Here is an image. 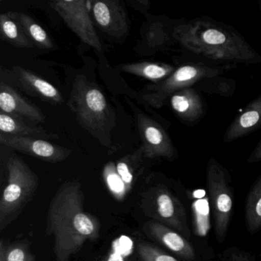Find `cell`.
Wrapping results in <instances>:
<instances>
[{"label": "cell", "instance_id": "6da1fadb", "mask_svg": "<svg viewBox=\"0 0 261 261\" xmlns=\"http://www.w3.org/2000/svg\"><path fill=\"white\" fill-rule=\"evenodd\" d=\"M98 218L85 212L82 185L77 180L64 183L50 202L46 233L54 238L56 261H69L88 241L100 236Z\"/></svg>", "mask_w": 261, "mask_h": 261}, {"label": "cell", "instance_id": "7a4b0ae2", "mask_svg": "<svg viewBox=\"0 0 261 261\" xmlns=\"http://www.w3.org/2000/svg\"><path fill=\"white\" fill-rule=\"evenodd\" d=\"M177 43L198 57L224 65L261 63V56L231 25L207 16L183 21L174 30Z\"/></svg>", "mask_w": 261, "mask_h": 261}, {"label": "cell", "instance_id": "3957f363", "mask_svg": "<svg viewBox=\"0 0 261 261\" xmlns=\"http://www.w3.org/2000/svg\"><path fill=\"white\" fill-rule=\"evenodd\" d=\"M68 105L82 127L103 145L110 142L111 130L115 126V117L97 85L85 76L77 75Z\"/></svg>", "mask_w": 261, "mask_h": 261}, {"label": "cell", "instance_id": "277c9868", "mask_svg": "<svg viewBox=\"0 0 261 261\" xmlns=\"http://www.w3.org/2000/svg\"><path fill=\"white\" fill-rule=\"evenodd\" d=\"M8 181L0 199V230H4L31 201L39 186V177L16 156L7 163Z\"/></svg>", "mask_w": 261, "mask_h": 261}, {"label": "cell", "instance_id": "5b68a950", "mask_svg": "<svg viewBox=\"0 0 261 261\" xmlns=\"http://www.w3.org/2000/svg\"><path fill=\"white\" fill-rule=\"evenodd\" d=\"M233 65H207L202 62H188L176 68L167 79L160 83L145 87L142 93L143 100L152 108H163L166 100L177 91L194 87L207 77L221 75Z\"/></svg>", "mask_w": 261, "mask_h": 261}, {"label": "cell", "instance_id": "8992f818", "mask_svg": "<svg viewBox=\"0 0 261 261\" xmlns=\"http://www.w3.org/2000/svg\"><path fill=\"white\" fill-rule=\"evenodd\" d=\"M207 185L215 218V233L219 242H222L231 217L233 198L227 171L213 157L207 163Z\"/></svg>", "mask_w": 261, "mask_h": 261}, {"label": "cell", "instance_id": "52a82bcc", "mask_svg": "<svg viewBox=\"0 0 261 261\" xmlns=\"http://www.w3.org/2000/svg\"><path fill=\"white\" fill-rule=\"evenodd\" d=\"M147 215L171 227L183 237H190L186 209L181 201L163 185L147 194Z\"/></svg>", "mask_w": 261, "mask_h": 261}, {"label": "cell", "instance_id": "ba28073f", "mask_svg": "<svg viewBox=\"0 0 261 261\" xmlns=\"http://www.w3.org/2000/svg\"><path fill=\"white\" fill-rule=\"evenodd\" d=\"M49 5L82 42L102 51L101 42L91 19L90 1L59 0L50 2Z\"/></svg>", "mask_w": 261, "mask_h": 261}, {"label": "cell", "instance_id": "9c48e42d", "mask_svg": "<svg viewBox=\"0 0 261 261\" xmlns=\"http://www.w3.org/2000/svg\"><path fill=\"white\" fill-rule=\"evenodd\" d=\"M137 127L143 141V155L148 159L162 158L173 161L178 156L176 149L167 131L149 116L140 113Z\"/></svg>", "mask_w": 261, "mask_h": 261}, {"label": "cell", "instance_id": "30bf717a", "mask_svg": "<svg viewBox=\"0 0 261 261\" xmlns=\"http://www.w3.org/2000/svg\"><path fill=\"white\" fill-rule=\"evenodd\" d=\"M91 12L97 27L114 38H123L129 33V17L120 0H98L91 2Z\"/></svg>", "mask_w": 261, "mask_h": 261}, {"label": "cell", "instance_id": "8fae6325", "mask_svg": "<svg viewBox=\"0 0 261 261\" xmlns=\"http://www.w3.org/2000/svg\"><path fill=\"white\" fill-rule=\"evenodd\" d=\"M0 143L18 152L51 163L65 161L72 152L48 140L33 137H13L1 134Z\"/></svg>", "mask_w": 261, "mask_h": 261}, {"label": "cell", "instance_id": "7c38bea8", "mask_svg": "<svg viewBox=\"0 0 261 261\" xmlns=\"http://www.w3.org/2000/svg\"><path fill=\"white\" fill-rule=\"evenodd\" d=\"M169 100L177 117L191 126L198 123L205 115L204 100L201 93L194 87L174 93Z\"/></svg>", "mask_w": 261, "mask_h": 261}, {"label": "cell", "instance_id": "4fadbf2b", "mask_svg": "<svg viewBox=\"0 0 261 261\" xmlns=\"http://www.w3.org/2000/svg\"><path fill=\"white\" fill-rule=\"evenodd\" d=\"M143 231L148 238L163 244L166 248L183 259H195V249L187 240L173 229L157 221H148L143 225Z\"/></svg>", "mask_w": 261, "mask_h": 261}, {"label": "cell", "instance_id": "5bb4252c", "mask_svg": "<svg viewBox=\"0 0 261 261\" xmlns=\"http://www.w3.org/2000/svg\"><path fill=\"white\" fill-rule=\"evenodd\" d=\"M0 109L1 112L13 116L19 120L25 117L36 123H42L45 120V114L38 107L27 101L4 82L0 83Z\"/></svg>", "mask_w": 261, "mask_h": 261}, {"label": "cell", "instance_id": "9a60e30c", "mask_svg": "<svg viewBox=\"0 0 261 261\" xmlns=\"http://www.w3.org/2000/svg\"><path fill=\"white\" fill-rule=\"evenodd\" d=\"M261 127V94L245 107L224 133L223 141L232 143Z\"/></svg>", "mask_w": 261, "mask_h": 261}, {"label": "cell", "instance_id": "2e32d148", "mask_svg": "<svg viewBox=\"0 0 261 261\" xmlns=\"http://www.w3.org/2000/svg\"><path fill=\"white\" fill-rule=\"evenodd\" d=\"M13 71L19 85L30 94L53 105L63 103L64 98L60 91L45 79L21 67H15Z\"/></svg>", "mask_w": 261, "mask_h": 261}, {"label": "cell", "instance_id": "e0dca14e", "mask_svg": "<svg viewBox=\"0 0 261 261\" xmlns=\"http://www.w3.org/2000/svg\"><path fill=\"white\" fill-rule=\"evenodd\" d=\"M176 68L169 64L150 62L126 63L117 67L119 71L138 76L154 84L160 83L167 79Z\"/></svg>", "mask_w": 261, "mask_h": 261}, {"label": "cell", "instance_id": "ac0fdd59", "mask_svg": "<svg viewBox=\"0 0 261 261\" xmlns=\"http://www.w3.org/2000/svg\"><path fill=\"white\" fill-rule=\"evenodd\" d=\"M0 131L4 135L13 137H33L45 140L58 138L56 134L47 132L42 128L28 126L22 120L4 112L0 113Z\"/></svg>", "mask_w": 261, "mask_h": 261}, {"label": "cell", "instance_id": "d6986e66", "mask_svg": "<svg viewBox=\"0 0 261 261\" xmlns=\"http://www.w3.org/2000/svg\"><path fill=\"white\" fill-rule=\"evenodd\" d=\"M175 28H169L168 24L161 20L148 24L144 31V40L149 49L152 51H160L177 43L173 36Z\"/></svg>", "mask_w": 261, "mask_h": 261}, {"label": "cell", "instance_id": "ffe728a7", "mask_svg": "<svg viewBox=\"0 0 261 261\" xmlns=\"http://www.w3.org/2000/svg\"><path fill=\"white\" fill-rule=\"evenodd\" d=\"M0 31L3 38L14 46L25 48L35 46L22 30L15 13H3L0 16Z\"/></svg>", "mask_w": 261, "mask_h": 261}, {"label": "cell", "instance_id": "44dd1931", "mask_svg": "<svg viewBox=\"0 0 261 261\" xmlns=\"http://www.w3.org/2000/svg\"><path fill=\"white\" fill-rule=\"evenodd\" d=\"M247 229L251 233L261 228V175L253 183L245 207Z\"/></svg>", "mask_w": 261, "mask_h": 261}, {"label": "cell", "instance_id": "7402d4cb", "mask_svg": "<svg viewBox=\"0 0 261 261\" xmlns=\"http://www.w3.org/2000/svg\"><path fill=\"white\" fill-rule=\"evenodd\" d=\"M22 30L34 45L42 49L51 50L54 44L45 30L33 18L24 13H15Z\"/></svg>", "mask_w": 261, "mask_h": 261}, {"label": "cell", "instance_id": "603a6c76", "mask_svg": "<svg viewBox=\"0 0 261 261\" xmlns=\"http://www.w3.org/2000/svg\"><path fill=\"white\" fill-rule=\"evenodd\" d=\"M236 85V81L233 79L218 75L200 81L194 88L205 94H214L228 98L234 94Z\"/></svg>", "mask_w": 261, "mask_h": 261}, {"label": "cell", "instance_id": "cb8c5ba5", "mask_svg": "<svg viewBox=\"0 0 261 261\" xmlns=\"http://www.w3.org/2000/svg\"><path fill=\"white\" fill-rule=\"evenodd\" d=\"M103 180L111 195L117 201H123L128 192L126 186L119 175L117 166L113 162L105 165L103 171Z\"/></svg>", "mask_w": 261, "mask_h": 261}, {"label": "cell", "instance_id": "d4e9b609", "mask_svg": "<svg viewBox=\"0 0 261 261\" xmlns=\"http://www.w3.org/2000/svg\"><path fill=\"white\" fill-rule=\"evenodd\" d=\"M194 212V227L197 235L204 237L210 229L209 205L207 198L197 200L192 204Z\"/></svg>", "mask_w": 261, "mask_h": 261}, {"label": "cell", "instance_id": "484cf974", "mask_svg": "<svg viewBox=\"0 0 261 261\" xmlns=\"http://www.w3.org/2000/svg\"><path fill=\"white\" fill-rule=\"evenodd\" d=\"M140 152V148L134 155H127L120 159L117 162V170L122 180L126 186L128 193L130 192L134 181V172H135V160L138 156Z\"/></svg>", "mask_w": 261, "mask_h": 261}, {"label": "cell", "instance_id": "4316f807", "mask_svg": "<svg viewBox=\"0 0 261 261\" xmlns=\"http://www.w3.org/2000/svg\"><path fill=\"white\" fill-rule=\"evenodd\" d=\"M137 249L139 256L143 261H178L173 256L147 243H139Z\"/></svg>", "mask_w": 261, "mask_h": 261}, {"label": "cell", "instance_id": "83f0119b", "mask_svg": "<svg viewBox=\"0 0 261 261\" xmlns=\"http://www.w3.org/2000/svg\"><path fill=\"white\" fill-rule=\"evenodd\" d=\"M6 255L7 261H36L34 255L25 243L7 244Z\"/></svg>", "mask_w": 261, "mask_h": 261}, {"label": "cell", "instance_id": "f1b7e54d", "mask_svg": "<svg viewBox=\"0 0 261 261\" xmlns=\"http://www.w3.org/2000/svg\"><path fill=\"white\" fill-rule=\"evenodd\" d=\"M122 240L117 239L114 241L112 249L109 253L100 261H130L128 258V254L121 248Z\"/></svg>", "mask_w": 261, "mask_h": 261}, {"label": "cell", "instance_id": "f546056e", "mask_svg": "<svg viewBox=\"0 0 261 261\" xmlns=\"http://www.w3.org/2000/svg\"><path fill=\"white\" fill-rule=\"evenodd\" d=\"M247 162L249 163H256L258 162H261V139L256 145V147L252 151L250 156L247 159Z\"/></svg>", "mask_w": 261, "mask_h": 261}, {"label": "cell", "instance_id": "4dcf8cb0", "mask_svg": "<svg viewBox=\"0 0 261 261\" xmlns=\"http://www.w3.org/2000/svg\"><path fill=\"white\" fill-rule=\"evenodd\" d=\"M133 8L136 9L137 11L146 12L150 7V3L148 0H140V1H132L129 2Z\"/></svg>", "mask_w": 261, "mask_h": 261}, {"label": "cell", "instance_id": "1f68e13d", "mask_svg": "<svg viewBox=\"0 0 261 261\" xmlns=\"http://www.w3.org/2000/svg\"><path fill=\"white\" fill-rule=\"evenodd\" d=\"M6 244L4 240L0 241V261H7V255H6Z\"/></svg>", "mask_w": 261, "mask_h": 261}, {"label": "cell", "instance_id": "d6a6232c", "mask_svg": "<svg viewBox=\"0 0 261 261\" xmlns=\"http://www.w3.org/2000/svg\"><path fill=\"white\" fill-rule=\"evenodd\" d=\"M258 5H259V10H260V12H261V1H259V4H258Z\"/></svg>", "mask_w": 261, "mask_h": 261}]
</instances>
